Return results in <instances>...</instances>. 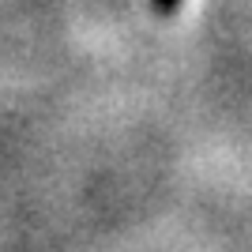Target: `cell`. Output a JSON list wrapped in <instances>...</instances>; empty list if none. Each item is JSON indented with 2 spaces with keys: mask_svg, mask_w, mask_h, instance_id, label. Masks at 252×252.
Listing matches in <instances>:
<instances>
[{
  "mask_svg": "<svg viewBox=\"0 0 252 252\" xmlns=\"http://www.w3.org/2000/svg\"><path fill=\"white\" fill-rule=\"evenodd\" d=\"M151 4H155L158 15H169V11H177V8H181V0H151Z\"/></svg>",
  "mask_w": 252,
  "mask_h": 252,
  "instance_id": "6da1fadb",
  "label": "cell"
}]
</instances>
